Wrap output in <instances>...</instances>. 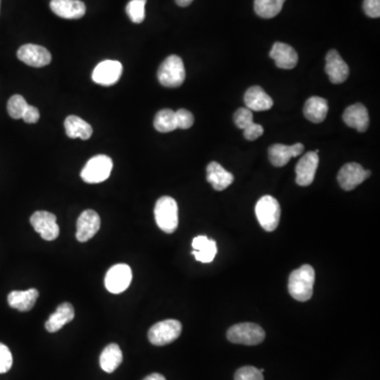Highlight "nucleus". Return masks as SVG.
I'll list each match as a JSON object with an SVG mask.
<instances>
[{
    "label": "nucleus",
    "mask_w": 380,
    "mask_h": 380,
    "mask_svg": "<svg viewBox=\"0 0 380 380\" xmlns=\"http://www.w3.org/2000/svg\"><path fill=\"white\" fill-rule=\"evenodd\" d=\"M315 270L312 266L306 264L290 274L288 292L297 301H308L313 296Z\"/></svg>",
    "instance_id": "1"
},
{
    "label": "nucleus",
    "mask_w": 380,
    "mask_h": 380,
    "mask_svg": "<svg viewBox=\"0 0 380 380\" xmlns=\"http://www.w3.org/2000/svg\"><path fill=\"white\" fill-rule=\"evenodd\" d=\"M155 222L166 234H174L179 226V208L176 200L171 197H162L154 207Z\"/></svg>",
    "instance_id": "2"
},
{
    "label": "nucleus",
    "mask_w": 380,
    "mask_h": 380,
    "mask_svg": "<svg viewBox=\"0 0 380 380\" xmlns=\"http://www.w3.org/2000/svg\"><path fill=\"white\" fill-rule=\"evenodd\" d=\"M185 77L186 72L184 63L178 55H170L167 57L159 68V81L167 88H178L184 83Z\"/></svg>",
    "instance_id": "3"
},
{
    "label": "nucleus",
    "mask_w": 380,
    "mask_h": 380,
    "mask_svg": "<svg viewBox=\"0 0 380 380\" xmlns=\"http://www.w3.org/2000/svg\"><path fill=\"white\" fill-rule=\"evenodd\" d=\"M256 216L260 226L266 232L277 230L281 216V207L277 199L272 196L262 197L257 202Z\"/></svg>",
    "instance_id": "4"
},
{
    "label": "nucleus",
    "mask_w": 380,
    "mask_h": 380,
    "mask_svg": "<svg viewBox=\"0 0 380 380\" xmlns=\"http://www.w3.org/2000/svg\"><path fill=\"white\" fill-rule=\"evenodd\" d=\"M228 339L232 343L243 346H257L266 339V332L261 326L252 322L232 326L228 331Z\"/></svg>",
    "instance_id": "5"
},
{
    "label": "nucleus",
    "mask_w": 380,
    "mask_h": 380,
    "mask_svg": "<svg viewBox=\"0 0 380 380\" xmlns=\"http://www.w3.org/2000/svg\"><path fill=\"white\" fill-rule=\"evenodd\" d=\"M113 162L108 155L99 154L87 162L81 172L83 182L97 184L103 182L110 177Z\"/></svg>",
    "instance_id": "6"
},
{
    "label": "nucleus",
    "mask_w": 380,
    "mask_h": 380,
    "mask_svg": "<svg viewBox=\"0 0 380 380\" xmlns=\"http://www.w3.org/2000/svg\"><path fill=\"white\" fill-rule=\"evenodd\" d=\"M182 333V324L174 319L163 320L151 326L148 339L153 346L163 347L178 339Z\"/></svg>",
    "instance_id": "7"
},
{
    "label": "nucleus",
    "mask_w": 380,
    "mask_h": 380,
    "mask_svg": "<svg viewBox=\"0 0 380 380\" xmlns=\"http://www.w3.org/2000/svg\"><path fill=\"white\" fill-rule=\"evenodd\" d=\"M30 223L34 230L41 234L46 241H53L59 234V226L57 224V216L45 210L34 212L30 219Z\"/></svg>",
    "instance_id": "8"
},
{
    "label": "nucleus",
    "mask_w": 380,
    "mask_h": 380,
    "mask_svg": "<svg viewBox=\"0 0 380 380\" xmlns=\"http://www.w3.org/2000/svg\"><path fill=\"white\" fill-rule=\"evenodd\" d=\"M132 281V270L127 264H117L107 272L105 286L108 292L121 294L125 292Z\"/></svg>",
    "instance_id": "9"
},
{
    "label": "nucleus",
    "mask_w": 380,
    "mask_h": 380,
    "mask_svg": "<svg viewBox=\"0 0 380 380\" xmlns=\"http://www.w3.org/2000/svg\"><path fill=\"white\" fill-rule=\"evenodd\" d=\"M370 176H371V171L365 170L361 165L357 163H349L340 169L337 179L341 188L350 192L362 182H365Z\"/></svg>",
    "instance_id": "10"
},
{
    "label": "nucleus",
    "mask_w": 380,
    "mask_h": 380,
    "mask_svg": "<svg viewBox=\"0 0 380 380\" xmlns=\"http://www.w3.org/2000/svg\"><path fill=\"white\" fill-rule=\"evenodd\" d=\"M19 61L30 67L41 68L49 65L52 61V55L46 48L33 43L21 46L17 51Z\"/></svg>",
    "instance_id": "11"
},
{
    "label": "nucleus",
    "mask_w": 380,
    "mask_h": 380,
    "mask_svg": "<svg viewBox=\"0 0 380 380\" xmlns=\"http://www.w3.org/2000/svg\"><path fill=\"white\" fill-rule=\"evenodd\" d=\"M123 66L117 61H103L99 63L92 72V79L101 86H112L122 77Z\"/></svg>",
    "instance_id": "12"
},
{
    "label": "nucleus",
    "mask_w": 380,
    "mask_h": 380,
    "mask_svg": "<svg viewBox=\"0 0 380 380\" xmlns=\"http://www.w3.org/2000/svg\"><path fill=\"white\" fill-rule=\"evenodd\" d=\"M319 165V157L316 151H310L300 159L296 166V183L299 186H310L314 182Z\"/></svg>",
    "instance_id": "13"
},
{
    "label": "nucleus",
    "mask_w": 380,
    "mask_h": 380,
    "mask_svg": "<svg viewBox=\"0 0 380 380\" xmlns=\"http://www.w3.org/2000/svg\"><path fill=\"white\" fill-rule=\"evenodd\" d=\"M101 228V218L94 210L81 212L77 222V239L83 243L92 239Z\"/></svg>",
    "instance_id": "14"
},
{
    "label": "nucleus",
    "mask_w": 380,
    "mask_h": 380,
    "mask_svg": "<svg viewBox=\"0 0 380 380\" xmlns=\"http://www.w3.org/2000/svg\"><path fill=\"white\" fill-rule=\"evenodd\" d=\"M326 72L329 75L331 83L336 85L344 83L349 77V66L336 50H331L326 55Z\"/></svg>",
    "instance_id": "15"
},
{
    "label": "nucleus",
    "mask_w": 380,
    "mask_h": 380,
    "mask_svg": "<svg viewBox=\"0 0 380 380\" xmlns=\"http://www.w3.org/2000/svg\"><path fill=\"white\" fill-rule=\"evenodd\" d=\"M50 8L65 19H79L86 14V5L81 0H51Z\"/></svg>",
    "instance_id": "16"
},
{
    "label": "nucleus",
    "mask_w": 380,
    "mask_h": 380,
    "mask_svg": "<svg viewBox=\"0 0 380 380\" xmlns=\"http://www.w3.org/2000/svg\"><path fill=\"white\" fill-rule=\"evenodd\" d=\"M304 146L301 143L286 146L274 144L268 149V158L274 167H283L290 162V159L299 157L303 152Z\"/></svg>",
    "instance_id": "17"
},
{
    "label": "nucleus",
    "mask_w": 380,
    "mask_h": 380,
    "mask_svg": "<svg viewBox=\"0 0 380 380\" xmlns=\"http://www.w3.org/2000/svg\"><path fill=\"white\" fill-rule=\"evenodd\" d=\"M270 59L280 69L290 70L297 66L298 54L294 48L283 43H274L270 52Z\"/></svg>",
    "instance_id": "18"
},
{
    "label": "nucleus",
    "mask_w": 380,
    "mask_h": 380,
    "mask_svg": "<svg viewBox=\"0 0 380 380\" xmlns=\"http://www.w3.org/2000/svg\"><path fill=\"white\" fill-rule=\"evenodd\" d=\"M342 119L348 126L356 129L359 132H365L369 128V113L362 103H355L348 107Z\"/></svg>",
    "instance_id": "19"
},
{
    "label": "nucleus",
    "mask_w": 380,
    "mask_h": 380,
    "mask_svg": "<svg viewBox=\"0 0 380 380\" xmlns=\"http://www.w3.org/2000/svg\"><path fill=\"white\" fill-rule=\"evenodd\" d=\"M75 317V310L69 302L59 304L54 313L50 316L46 322V330L50 333H55L61 330L67 323H70Z\"/></svg>",
    "instance_id": "20"
},
{
    "label": "nucleus",
    "mask_w": 380,
    "mask_h": 380,
    "mask_svg": "<svg viewBox=\"0 0 380 380\" xmlns=\"http://www.w3.org/2000/svg\"><path fill=\"white\" fill-rule=\"evenodd\" d=\"M207 182L212 184V188L217 192H222L224 189L232 184L234 174L223 168L219 163L212 162L206 168Z\"/></svg>",
    "instance_id": "21"
},
{
    "label": "nucleus",
    "mask_w": 380,
    "mask_h": 380,
    "mask_svg": "<svg viewBox=\"0 0 380 380\" xmlns=\"http://www.w3.org/2000/svg\"><path fill=\"white\" fill-rule=\"evenodd\" d=\"M39 292L37 288L28 290H13L8 296V302L12 308L19 312H29L34 308L39 299Z\"/></svg>",
    "instance_id": "22"
},
{
    "label": "nucleus",
    "mask_w": 380,
    "mask_h": 380,
    "mask_svg": "<svg viewBox=\"0 0 380 380\" xmlns=\"http://www.w3.org/2000/svg\"><path fill=\"white\" fill-rule=\"evenodd\" d=\"M192 254L201 263H210L216 258L218 248L216 241L210 240L206 236H198L192 240Z\"/></svg>",
    "instance_id": "23"
},
{
    "label": "nucleus",
    "mask_w": 380,
    "mask_h": 380,
    "mask_svg": "<svg viewBox=\"0 0 380 380\" xmlns=\"http://www.w3.org/2000/svg\"><path fill=\"white\" fill-rule=\"evenodd\" d=\"M244 103L246 108L252 111L270 110L274 105L272 97L259 86H254L246 91L244 95Z\"/></svg>",
    "instance_id": "24"
},
{
    "label": "nucleus",
    "mask_w": 380,
    "mask_h": 380,
    "mask_svg": "<svg viewBox=\"0 0 380 380\" xmlns=\"http://www.w3.org/2000/svg\"><path fill=\"white\" fill-rule=\"evenodd\" d=\"M328 101L319 97H310L304 105L303 113L306 119L315 124L323 122L328 115Z\"/></svg>",
    "instance_id": "25"
},
{
    "label": "nucleus",
    "mask_w": 380,
    "mask_h": 380,
    "mask_svg": "<svg viewBox=\"0 0 380 380\" xmlns=\"http://www.w3.org/2000/svg\"><path fill=\"white\" fill-rule=\"evenodd\" d=\"M66 134L70 139L89 140L93 133L90 124L77 115H69L65 121Z\"/></svg>",
    "instance_id": "26"
},
{
    "label": "nucleus",
    "mask_w": 380,
    "mask_h": 380,
    "mask_svg": "<svg viewBox=\"0 0 380 380\" xmlns=\"http://www.w3.org/2000/svg\"><path fill=\"white\" fill-rule=\"evenodd\" d=\"M123 361V353L121 348L117 343L107 346L101 352L99 357V365L101 370L106 373H112L121 366Z\"/></svg>",
    "instance_id": "27"
},
{
    "label": "nucleus",
    "mask_w": 380,
    "mask_h": 380,
    "mask_svg": "<svg viewBox=\"0 0 380 380\" xmlns=\"http://www.w3.org/2000/svg\"><path fill=\"white\" fill-rule=\"evenodd\" d=\"M286 0H254V12L262 19H274L281 12Z\"/></svg>",
    "instance_id": "28"
},
{
    "label": "nucleus",
    "mask_w": 380,
    "mask_h": 380,
    "mask_svg": "<svg viewBox=\"0 0 380 380\" xmlns=\"http://www.w3.org/2000/svg\"><path fill=\"white\" fill-rule=\"evenodd\" d=\"M154 128L159 132L167 133L178 129L177 126L176 111H172L171 109H163L159 111L155 115Z\"/></svg>",
    "instance_id": "29"
},
{
    "label": "nucleus",
    "mask_w": 380,
    "mask_h": 380,
    "mask_svg": "<svg viewBox=\"0 0 380 380\" xmlns=\"http://www.w3.org/2000/svg\"><path fill=\"white\" fill-rule=\"evenodd\" d=\"M147 0H130L126 7L127 15L134 23H142L145 19Z\"/></svg>",
    "instance_id": "30"
},
{
    "label": "nucleus",
    "mask_w": 380,
    "mask_h": 380,
    "mask_svg": "<svg viewBox=\"0 0 380 380\" xmlns=\"http://www.w3.org/2000/svg\"><path fill=\"white\" fill-rule=\"evenodd\" d=\"M28 105L23 97L19 94L13 95L8 101V113L14 119H19L23 117V112L27 109Z\"/></svg>",
    "instance_id": "31"
},
{
    "label": "nucleus",
    "mask_w": 380,
    "mask_h": 380,
    "mask_svg": "<svg viewBox=\"0 0 380 380\" xmlns=\"http://www.w3.org/2000/svg\"><path fill=\"white\" fill-rule=\"evenodd\" d=\"M234 124L238 128L244 129L248 128L250 124L254 123V115H252V111L248 108H239L236 111L234 115Z\"/></svg>",
    "instance_id": "32"
},
{
    "label": "nucleus",
    "mask_w": 380,
    "mask_h": 380,
    "mask_svg": "<svg viewBox=\"0 0 380 380\" xmlns=\"http://www.w3.org/2000/svg\"><path fill=\"white\" fill-rule=\"evenodd\" d=\"M234 380H264L263 373L254 367H243L236 372Z\"/></svg>",
    "instance_id": "33"
},
{
    "label": "nucleus",
    "mask_w": 380,
    "mask_h": 380,
    "mask_svg": "<svg viewBox=\"0 0 380 380\" xmlns=\"http://www.w3.org/2000/svg\"><path fill=\"white\" fill-rule=\"evenodd\" d=\"M13 365L11 351L5 344L0 343V374L7 373Z\"/></svg>",
    "instance_id": "34"
},
{
    "label": "nucleus",
    "mask_w": 380,
    "mask_h": 380,
    "mask_svg": "<svg viewBox=\"0 0 380 380\" xmlns=\"http://www.w3.org/2000/svg\"><path fill=\"white\" fill-rule=\"evenodd\" d=\"M176 119L178 128L189 129L194 125V114L186 109H179L176 111Z\"/></svg>",
    "instance_id": "35"
},
{
    "label": "nucleus",
    "mask_w": 380,
    "mask_h": 380,
    "mask_svg": "<svg viewBox=\"0 0 380 380\" xmlns=\"http://www.w3.org/2000/svg\"><path fill=\"white\" fill-rule=\"evenodd\" d=\"M363 11L371 19H378L380 17V0H365Z\"/></svg>",
    "instance_id": "36"
},
{
    "label": "nucleus",
    "mask_w": 380,
    "mask_h": 380,
    "mask_svg": "<svg viewBox=\"0 0 380 380\" xmlns=\"http://www.w3.org/2000/svg\"><path fill=\"white\" fill-rule=\"evenodd\" d=\"M264 133L263 127L261 125L250 124L248 128L244 129V137L248 141H256L259 137H262Z\"/></svg>",
    "instance_id": "37"
},
{
    "label": "nucleus",
    "mask_w": 380,
    "mask_h": 380,
    "mask_svg": "<svg viewBox=\"0 0 380 380\" xmlns=\"http://www.w3.org/2000/svg\"><path fill=\"white\" fill-rule=\"evenodd\" d=\"M39 117H41V115H39V109H37V107L28 105L27 109H26L25 112H23L21 119H23L27 124H35V123L39 122Z\"/></svg>",
    "instance_id": "38"
},
{
    "label": "nucleus",
    "mask_w": 380,
    "mask_h": 380,
    "mask_svg": "<svg viewBox=\"0 0 380 380\" xmlns=\"http://www.w3.org/2000/svg\"><path fill=\"white\" fill-rule=\"evenodd\" d=\"M143 380H166V378L162 375V374L153 373L150 375L147 376L146 378H144Z\"/></svg>",
    "instance_id": "39"
},
{
    "label": "nucleus",
    "mask_w": 380,
    "mask_h": 380,
    "mask_svg": "<svg viewBox=\"0 0 380 380\" xmlns=\"http://www.w3.org/2000/svg\"><path fill=\"white\" fill-rule=\"evenodd\" d=\"M192 1L194 0H176L177 5L182 8L188 7V6L192 5Z\"/></svg>",
    "instance_id": "40"
},
{
    "label": "nucleus",
    "mask_w": 380,
    "mask_h": 380,
    "mask_svg": "<svg viewBox=\"0 0 380 380\" xmlns=\"http://www.w3.org/2000/svg\"><path fill=\"white\" fill-rule=\"evenodd\" d=\"M0 3H1V0H0Z\"/></svg>",
    "instance_id": "41"
}]
</instances>
